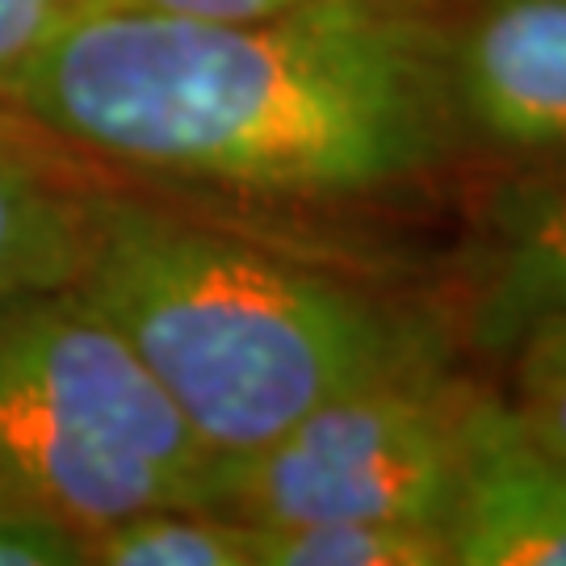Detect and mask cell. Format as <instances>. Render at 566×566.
<instances>
[{
    "label": "cell",
    "mask_w": 566,
    "mask_h": 566,
    "mask_svg": "<svg viewBox=\"0 0 566 566\" xmlns=\"http://www.w3.org/2000/svg\"><path fill=\"white\" fill-rule=\"evenodd\" d=\"M114 177L0 102V303L81 282Z\"/></svg>",
    "instance_id": "cell-7"
},
{
    "label": "cell",
    "mask_w": 566,
    "mask_h": 566,
    "mask_svg": "<svg viewBox=\"0 0 566 566\" xmlns=\"http://www.w3.org/2000/svg\"><path fill=\"white\" fill-rule=\"evenodd\" d=\"M0 566H93V533L55 512L0 500Z\"/></svg>",
    "instance_id": "cell-12"
},
{
    "label": "cell",
    "mask_w": 566,
    "mask_h": 566,
    "mask_svg": "<svg viewBox=\"0 0 566 566\" xmlns=\"http://www.w3.org/2000/svg\"><path fill=\"white\" fill-rule=\"evenodd\" d=\"M465 390L428 369L327 399L264 449L219 462L214 507L248 525L357 516L449 528Z\"/></svg>",
    "instance_id": "cell-4"
},
{
    "label": "cell",
    "mask_w": 566,
    "mask_h": 566,
    "mask_svg": "<svg viewBox=\"0 0 566 566\" xmlns=\"http://www.w3.org/2000/svg\"><path fill=\"white\" fill-rule=\"evenodd\" d=\"M449 76L465 139L566 151V0H479L449 21Z\"/></svg>",
    "instance_id": "cell-6"
},
{
    "label": "cell",
    "mask_w": 566,
    "mask_h": 566,
    "mask_svg": "<svg viewBox=\"0 0 566 566\" xmlns=\"http://www.w3.org/2000/svg\"><path fill=\"white\" fill-rule=\"evenodd\" d=\"M81 0H0V97L42 55Z\"/></svg>",
    "instance_id": "cell-13"
},
{
    "label": "cell",
    "mask_w": 566,
    "mask_h": 566,
    "mask_svg": "<svg viewBox=\"0 0 566 566\" xmlns=\"http://www.w3.org/2000/svg\"><path fill=\"white\" fill-rule=\"evenodd\" d=\"M324 4H348V0H81L76 9H135V13H168V18L198 21H264L324 9Z\"/></svg>",
    "instance_id": "cell-14"
},
{
    "label": "cell",
    "mask_w": 566,
    "mask_h": 566,
    "mask_svg": "<svg viewBox=\"0 0 566 566\" xmlns=\"http://www.w3.org/2000/svg\"><path fill=\"white\" fill-rule=\"evenodd\" d=\"M512 399L533 437L566 462V311L546 315L507 348Z\"/></svg>",
    "instance_id": "cell-11"
},
{
    "label": "cell",
    "mask_w": 566,
    "mask_h": 566,
    "mask_svg": "<svg viewBox=\"0 0 566 566\" xmlns=\"http://www.w3.org/2000/svg\"><path fill=\"white\" fill-rule=\"evenodd\" d=\"M256 566H453L446 528L407 521L256 525Z\"/></svg>",
    "instance_id": "cell-10"
},
{
    "label": "cell",
    "mask_w": 566,
    "mask_h": 566,
    "mask_svg": "<svg viewBox=\"0 0 566 566\" xmlns=\"http://www.w3.org/2000/svg\"><path fill=\"white\" fill-rule=\"evenodd\" d=\"M453 566H566V462L533 437L516 407L465 390L458 420Z\"/></svg>",
    "instance_id": "cell-5"
},
{
    "label": "cell",
    "mask_w": 566,
    "mask_h": 566,
    "mask_svg": "<svg viewBox=\"0 0 566 566\" xmlns=\"http://www.w3.org/2000/svg\"><path fill=\"white\" fill-rule=\"evenodd\" d=\"M93 566H256V525L210 504L147 507L93 533Z\"/></svg>",
    "instance_id": "cell-9"
},
{
    "label": "cell",
    "mask_w": 566,
    "mask_h": 566,
    "mask_svg": "<svg viewBox=\"0 0 566 566\" xmlns=\"http://www.w3.org/2000/svg\"><path fill=\"white\" fill-rule=\"evenodd\" d=\"M0 102L172 202H378L465 147L441 0L264 21L76 9Z\"/></svg>",
    "instance_id": "cell-1"
},
{
    "label": "cell",
    "mask_w": 566,
    "mask_h": 566,
    "mask_svg": "<svg viewBox=\"0 0 566 566\" xmlns=\"http://www.w3.org/2000/svg\"><path fill=\"white\" fill-rule=\"evenodd\" d=\"M219 462L81 282L0 303V500L102 533L210 504Z\"/></svg>",
    "instance_id": "cell-3"
},
{
    "label": "cell",
    "mask_w": 566,
    "mask_h": 566,
    "mask_svg": "<svg viewBox=\"0 0 566 566\" xmlns=\"http://www.w3.org/2000/svg\"><path fill=\"white\" fill-rule=\"evenodd\" d=\"M558 311H566V168L504 219V243L474 303V340L507 353Z\"/></svg>",
    "instance_id": "cell-8"
},
{
    "label": "cell",
    "mask_w": 566,
    "mask_h": 566,
    "mask_svg": "<svg viewBox=\"0 0 566 566\" xmlns=\"http://www.w3.org/2000/svg\"><path fill=\"white\" fill-rule=\"evenodd\" d=\"M81 285L214 462L327 399L449 361L441 324L374 282L122 181Z\"/></svg>",
    "instance_id": "cell-2"
}]
</instances>
